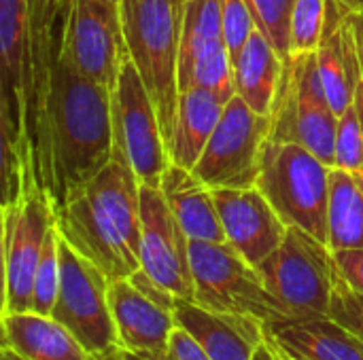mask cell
<instances>
[{"label":"cell","mask_w":363,"mask_h":360,"mask_svg":"<svg viewBox=\"0 0 363 360\" xmlns=\"http://www.w3.org/2000/svg\"><path fill=\"white\" fill-rule=\"evenodd\" d=\"M130 282H132L147 299H151L153 303H157V306L164 308V310L174 312V303H177L179 297H174V295H172L168 289H164L160 282H155L145 269H136V272L130 276Z\"/></svg>","instance_id":"d590c367"},{"label":"cell","mask_w":363,"mask_h":360,"mask_svg":"<svg viewBox=\"0 0 363 360\" xmlns=\"http://www.w3.org/2000/svg\"><path fill=\"white\" fill-rule=\"evenodd\" d=\"M211 191L225 231V242L257 267L281 246L289 227L257 187Z\"/></svg>","instance_id":"9a60e30c"},{"label":"cell","mask_w":363,"mask_h":360,"mask_svg":"<svg viewBox=\"0 0 363 360\" xmlns=\"http://www.w3.org/2000/svg\"><path fill=\"white\" fill-rule=\"evenodd\" d=\"M221 6L219 0H187L181 36L179 68L191 62L206 45L221 40Z\"/></svg>","instance_id":"4316f807"},{"label":"cell","mask_w":363,"mask_h":360,"mask_svg":"<svg viewBox=\"0 0 363 360\" xmlns=\"http://www.w3.org/2000/svg\"><path fill=\"white\" fill-rule=\"evenodd\" d=\"M270 117L272 140L300 144L325 166H336L334 146L338 115L325 95L315 53L285 57V72Z\"/></svg>","instance_id":"52a82bcc"},{"label":"cell","mask_w":363,"mask_h":360,"mask_svg":"<svg viewBox=\"0 0 363 360\" xmlns=\"http://www.w3.org/2000/svg\"><path fill=\"white\" fill-rule=\"evenodd\" d=\"M117 2H121V0H117Z\"/></svg>","instance_id":"f6af8a7d"},{"label":"cell","mask_w":363,"mask_h":360,"mask_svg":"<svg viewBox=\"0 0 363 360\" xmlns=\"http://www.w3.org/2000/svg\"><path fill=\"white\" fill-rule=\"evenodd\" d=\"M353 28L357 34V47H359V81L355 89V104L359 108L363 121V13H353Z\"/></svg>","instance_id":"8d00e7d4"},{"label":"cell","mask_w":363,"mask_h":360,"mask_svg":"<svg viewBox=\"0 0 363 360\" xmlns=\"http://www.w3.org/2000/svg\"><path fill=\"white\" fill-rule=\"evenodd\" d=\"M255 28L274 45L283 55H291V15L296 0H245Z\"/></svg>","instance_id":"f1b7e54d"},{"label":"cell","mask_w":363,"mask_h":360,"mask_svg":"<svg viewBox=\"0 0 363 360\" xmlns=\"http://www.w3.org/2000/svg\"><path fill=\"white\" fill-rule=\"evenodd\" d=\"M30 79L32 59L26 0H0V142L11 144L19 157L34 166L26 134Z\"/></svg>","instance_id":"4fadbf2b"},{"label":"cell","mask_w":363,"mask_h":360,"mask_svg":"<svg viewBox=\"0 0 363 360\" xmlns=\"http://www.w3.org/2000/svg\"><path fill=\"white\" fill-rule=\"evenodd\" d=\"M2 346L28 360H91L64 325L36 312L4 314Z\"/></svg>","instance_id":"603a6c76"},{"label":"cell","mask_w":363,"mask_h":360,"mask_svg":"<svg viewBox=\"0 0 363 360\" xmlns=\"http://www.w3.org/2000/svg\"><path fill=\"white\" fill-rule=\"evenodd\" d=\"M108 284V278L60 236V293L51 316L81 342L94 360H121Z\"/></svg>","instance_id":"9c48e42d"},{"label":"cell","mask_w":363,"mask_h":360,"mask_svg":"<svg viewBox=\"0 0 363 360\" xmlns=\"http://www.w3.org/2000/svg\"><path fill=\"white\" fill-rule=\"evenodd\" d=\"M228 100L211 89L191 87L179 93L168 157L172 163L194 170L211 136L215 134Z\"/></svg>","instance_id":"44dd1931"},{"label":"cell","mask_w":363,"mask_h":360,"mask_svg":"<svg viewBox=\"0 0 363 360\" xmlns=\"http://www.w3.org/2000/svg\"><path fill=\"white\" fill-rule=\"evenodd\" d=\"M251 360H289L285 354H283V350L274 344V339L270 337V333H268V327H266V337H264V342L257 346V350H255V354H253V359Z\"/></svg>","instance_id":"74e56055"},{"label":"cell","mask_w":363,"mask_h":360,"mask_svg":"<svg viewBox=\"0 0 363 360\" xmlns=\"http://www.w3.org/2000/svg\"><path fill=\"white\" fill-rule=\"evenodd\" d=\"M187 0H121L123 36L130 59L160 115L166 144L179 102V57Z\"/></svg>","instance_id":"3957f363"},{"label":"cell","mask_w":363,"mask_h":360,"mask_svg":"<svg viewBox=\"0 0 363 360\" xmlns=\"http://www.w3.org/2000/svg\"><path fill=\"white\" fill-rule=\"evenodd\" d=\"M140 269L179 299L194 301L189 238L162 189L140 185Z\"/></svg>","instance_id":"5bb4252c"},{"label":"cell","mask_w":363,"mask_h":360,"mask_svg":"<svg viewBox=\"0 0 363 360\" xmlns=\"http://www.w3.org/2000/svg\"><path fill=\"white\" fill-rule=\"evenodd\" d=\"M60 53L85 79L113 91L130 57L117 0H70Z\"/></svg>","instance_id":"7c38bea8"},{"label":"cell","mask_w":363,"mask_h":360,"mask_svg":"<svg viewBox=\"0 0 363 360\" xmlns=\"http://www.w3.org/2000/svg\"><path fill=\"white\" fill-rule=\"evenodd\" d=\"M160 189L189 240L225 242V231L213 199V191L202 185L191 170L170 161Z\"/></svg>","instance_id":"7402d4cb"},{"label":"cell","mask_w":363,"mask_h":360,"mask_svg":"<svg viewBox=\"0 0 363 360\" xmlns=\"http://www.w3.org/2000/svg\"><path fill=\"white\" fill-rule=\"evenodd\" d=\"M353 176H355V180H357V185H359V189L363 191V170L362 172H355Z\"/></svg>","instance_id":"b9f144b4"},{"label":"cell","mask_w":363,"mask_h":360,"mask_svg":"<svg viewBox=\"0 0 363 360\" xmlns=\"http://www.w3.org/2000/svg\"><path fill=\"white\" fill-rule=\"evenodd\" d=\"M315 55L325 95L340 117L355 102L359 81V47L353 28V11L340 0H328L325 28Z\"/></svg>","instance_id":"e0dca14e"},{"label":"cell","mask_w":363,"mask_h":360,"mask_svg":"<svg viewBox=\"0 0 363 360\" xmlns=\"http://www.w3.org/2000/svg\"><path fill=\"white\" fill-rule=\"evenodd\" d=\"M340 2L353 13H363V0H340Z\"/></svg>","instance_id":"ab89813d"},{"label":"cell","mask_w":363,"mask_h":360,"mask_svg":"<svg viewBox=\"0 0 363 360\" xmlns=\"http://www.w3.org/2000/svg\"><path fill=\"white\" fill-rule=\"evenodd\" d=\"M283 72L285 57L259 30H255L234 59L236 95H240L255 112L272 115Z\"/></svg>","instance_id":"cb8c5ba5"},{"label":"cell","mask_w":363,"mask_h":360,"mask_svg":"<svg viewBox=\"0 0 363 360\" xmlns=\"http://www.w3.org/2000/svg\"><path fill=\"white\" fill-rule=\"evenodd\" d=\"M111 112L115 153L130 163L140 185L160 189L170 163L168 144L155 104L130 57L123 62L117 87L111 91Z\"/></svg>","instance_id":"30bf717a"},{"label":"cell","mask_w":363,"mask_h":360,"mask_svg":"<svg viewBox=\"0 0 363 360\" xmlns=\"http://www.w3.org/2000/svg\"><path fill=\"white\" fill-rule=\"evenodd\" d=\"M166 360H213L204 348L181 327H174L172 335H170V344H168V352Z\"/></svg>","instance_id":"e575fe53"},{"label":"cell","mask_w":363,"mask_h":360,"mask_svg":"<svg viewBox=\"0 0 363 360\" xmlns=\"http://www.w3.org/2000/svg\"><path fill=\"white\" fill-rule=\"evenodd\" d=\"M62 32L32 144L36 180L55 212L115 155L111 91L79 74L60 53Z\"/></svg>","instance_id":"6da1fadb"},{"label":"cell","mask_w":363,"mask_h":360,"mask_svg":"<svg viewBox=\"0 0 363 360\" xmlns=\"http://www.w3.org/2000/svg\"><path fill=\"white\" fill-rule=\"evenodd\" d=\"M221 6V30H223V40L230 49L232 62L236 55L242 51L251 34L257 30L253 15L247 6L245 0H219Z\"/></svg>","instance_id":"1f68e13d"},{"label":"cell","mask_w":363,"mask_h":360,"mask_svg":"<svg viewBox=\"0 0 363 360\" xmlns=\"http://www.w3.org/2000/svg\"><path fill=\"white\" fill-rule=\"evenodd\" d=\"M60 293V231L57 223L49 231L43 255L34 274V286H32V312L51 316L55 301Z\"/></svg>","instance_id":"83f0119b"},{"label":"cell","mask_w":363,"mask_h":360,"mask_svg":"<svg viewBox=\"0 0 363 360\" xmlns=\"http://www.w3.org/2000/svg\"><path fill=\"white\" fill-rule=\"evenodd\" d=\"M191 87L211 89L225 100L236 95L234 62L223 38L206 45L191 62L179 68V91Z\"/></svg>","instance_id":"484cf974"},{"label":"cell","mask_w":363,"mask_h":360,"mask_svg":"<svg viewBox=\"0 0 363 360\" xmlns=\"http://www.w3.org/2000/svg\"><path fill=\"white\" fill-rule=\"evenodd\" d=\"M121 360H147V359H143V356H136V354H130V352H123V350H121Z\"/></svg>","instance_id":"60d3db41"},{"label":"cell","mask_w":363,"mask_h":360,"mask_svg":"<svg viewBox=\"0 0 363 360\" xmlns=\"http://www.w3.org/2000/svg\"><path fill=\"white\" fill-rule=\"evenodd\" d=\"M334 159V168L347 170L351 174L363 170V121L355 102L338 117Z\"/></svg>","instance_id":"4dcf8cb0"},{"label":"cell","mask_w":363,"mask_h":360,"mask_svg":"<svg viewBox=\"0 0 363 360\" xmlns=\"http://www.w3.org/2000/svg\"><path fill=\"white\" fill-rule=\"evenodd\" d=\"M0 360H28V359H23V356H19L17 352H13L11 348H4V346H2V350H0Z\"/></svg>","instance_id":"f35d334b"},{"label":"cell","mask_w":363,"mask_h":360,"mask_svg":"<svg viewBox=\"0 0 363 360\" xmlns=\"http://www.w3.org/2000/svg\"><path fill=\"white\" fill-rule=\"evenodd\" d=\"M268 333L291 360H363L362 339L330 316L270 325Z\"/></svg>","instance_id":"ffe728a7"},{"label":"cell","mask_w":363,"mask_h":360,"mask_svg":"<svg viewBox=\"0 0 363 360\" xmlns=\"http://www.w3.org/2000/svg\"><path fill=\"white\" fill-rule=\"evenodd\" d=\"M189 263L196 303L215 312L249 316L266 327L289 320L257 267L228 242L189 240Z\"/></svg>","instance_id":"8992f818"},{"label":"cell","mask_w":363,"mask_h":360,"mask_svg":"<svg viewBox=\"0 0 363 360\" xmlns=\"http://www.w3.org/2000/svg\"><path fill=\"white\" fill-rule=\"evenodd\" d=\"M57 216L49 193L30 176L23 193L2 204V265L4 299L2 316L32 312L34 274L43 255L45 240L55 227Z\"/></svg>","instance_id":"ba28073f"},{"label":"cell","mask_w":363,"mask_h":360,"mask_svg":"<svg viewBox=\"0 0 363 360\" xmlns=\"http://www.w3.org/2000/svg\"><path fill=\"white\" fill-rule=\"evenodd\" d=\"M334 263L338 276L355 291L363 295V248L334 250Z\"/></svg>","instance_id":"836d02e7"},{"label":"cell","mask_w":363,"mask_h":360,"mask_svg":"<svg viewBox=\"0 0 363 360\" xmlns=\"http://www.w3.org/2000/svg\"><path fill=\"white\" fill-rule=\"evenodd\" d=\"M257 272L289 320L330 316L336 263L325 242L289 227L281 246L257 265Z\"/></svg>","instance_id":"5b68a950"},{"label":"cell","mask_w":363,"mask_h":360,"mask_svg":"<svg viewBox=\"0 0 363 360\" xmlns=\"http://www.w3.org/2000/svg\"><path fill=\"white\" fill-rule=\"evenodd\" d=\"M62 240L108 282L140 269V180L121 155L55 212Z\"/></svg>","instance_id":"7a4b0ae2"},{"label":"cell","mask_w":363,"mask_h":360,"mask_svg":"<svg viewBox=\"0 0 363 360\" xmlns=\"http://www.w3.org/2000/svg\"><path fill=\"white\" fill-rule=\"evenodd\" d=\"M362 350H363V342H362Z\"/></svg>","instance_id":"7bdbcfd3"},{"label":"cell","mask_w":363,"mask_h":360,"mask_svg":"<svg viewBox=\"0 0 363 360\" xmlns=\"http://www.w3.org/2000/svg\"><path fill=\"white\" fill-rule=\"evenodd\" d=\"M108 306L123 352L147 360H166L170 335L177 327L174 312L147 299L130 278L108 284Z\"/></svg>","instance_id":"2e32d148"},{"label":"cell","mask_w":363,"mask_h":360,"mask_svg":"<svg viewBox=\"0 0 363 360\" xmlns=\"http://www.w3.org/2000/svg\"><path fill=\"white\" fill-rule=\"evenodd\" d=\"M330 318L347 327L363 342V295L355 293L338 276V272H336V282H334V293H332Z\"/></svg>","instance_id":"d6a6232c"},{"label":"cell","mask_w":363,"mask_h":360,"mask_svg":"<svg viewBox=\"0 0 363 360\" xmlns=\"http://www.w3.org/2000/svg\"><path fill=\"white\" fill-rule=\"evenodd\" d=\"M270 127V115H259L240 95H232L194 176L208 189H253Z\"/></svg>","instance_id":"8fae6325"},{"label":"cell","mask_w":363,"mask_h":360,"mask_svg":"<svg viewBox=\"0 0 363 360\" xmlns=\"http://www.w3.org/2000/svg\"><path fill=\"white\" fill-rule=\"evenodd\" d=\"M328 15V0H296L291 15V55L315 53Z\"/></svg>","instance_id":"f546056e"},{"label":"cell","mask_w":363,"mask_h":360,"mask_svg":"<svg viewBox=\"0 0 363 360\" xmlns=\"http://www.w3.org/2000/svg\"><path fill=\"white\" fill-rule=\"evenodd\" d=\"M330 172L308 149L268 138L255 187L287 227L304 229L328 244Z\"/></svg>","instance_id":"277c9868"},{"label":"cell","mask_w":363,"mask_h":360,"mask_svg":"<svg viewBox=\"0 0 363 360\" xmlns=\"http://www.w3.org/2000/svg\"><path fill=\"white\" fill-rule=\"evenodd\" d=\"M91 360H94V359H91Z\"/></svg>","instance_id":"bcb514c9"},{"label":"cell","mask_w":363,"mask_h":360,"mask_svg":"<svg viewBox=\"0 0 363 360\" xmlns=\"http://www.w3.org/2000/svg\"><path fill=\"white\" fill-rule=\"evenodd\" d=\"M328 246L332 252L363 248V191L355 176L340 168L330 172Z\"/></svg>","instance_id":"d4e9b609"},{"label":"cell","mask_w":363,"mask_h":360,"mask_svg":"<svg viewBox=\"0 0 363 360\" xmlns=\"http://www.w3.org/2000/svg\"><path fill=\"white\" fill-rule=\"evenodd\" d=\"M70 0H26L28 8V30H30V59H32V79H30V102L26 115V134L30 146L34 144L38 112L47 93L51 66L57 49V36L68 15ZM34 155V153H32Z\"/></svg>","instance_id":"d6986e66"},{"label":"cell","mask_w":363,"mask_h":360,"mask_svg":"<svg viewBox=\"0 0 363 360\" xmlns=\"http://www.w3.org/2000/svg\"><path fill=\"white\" fill-rule=\"evenodd\" d=\"M174 320L213 360H251L266 337L262 320L215 312L189 299H177Z\"/></svg>","instance_id":"ac0fdd59"},{"label":"cell","mask_w":363,"mask_h":360,"mask_svg":"<svg viewBox=\"0 0 363 360\" xmlns=\"http://www.w3.org/2000/svg\"><path fill=\"white\" fill-rule=\"evenodd\" d=\"M283 354H285V352H283ZM285 356H287V354H285ZM289 360H291V359H289Z\"/></svg>","instance_id":"ee69618b"}]
</instances>
